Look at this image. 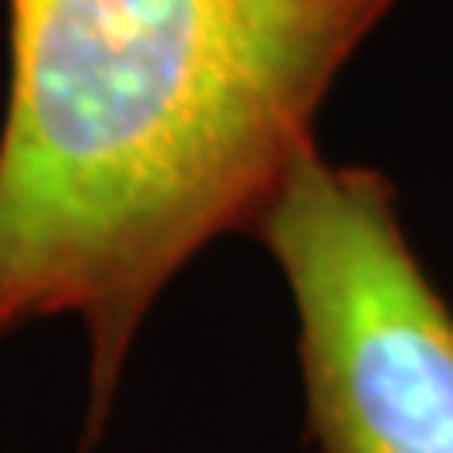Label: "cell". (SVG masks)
Returning <instances> with one entry per match:
<instances>
[{"label": "cell", "mask_w": 453, "mask_h": 453, "mask_svg": "<svg viewBox=\"0 0 453 453\" xmlns=\"http://www.w3.org/2000/svg\"><path fill=\"white\" fill-rule=\"evenodd\" d=\"M393 0H12L0 336L76 314L88 438L196 250L250 231Z\"/></svg>", "instance_id": "obj_1"}, {"label": "cell", "mask_w": 453, "mask_h": 453, "mask_svg": "<svg viewBox=\"0 0 453 453\" xmlns=\"http://www.w3.org/2000/svg\"><path fill=\"white\" fill-rule=\"evenodd\" d=\"M299 318L318 453H453V314L371 166L306 151L253 226Z\"/></svg>", "instance_id": "obj_2"}]
</instances>
